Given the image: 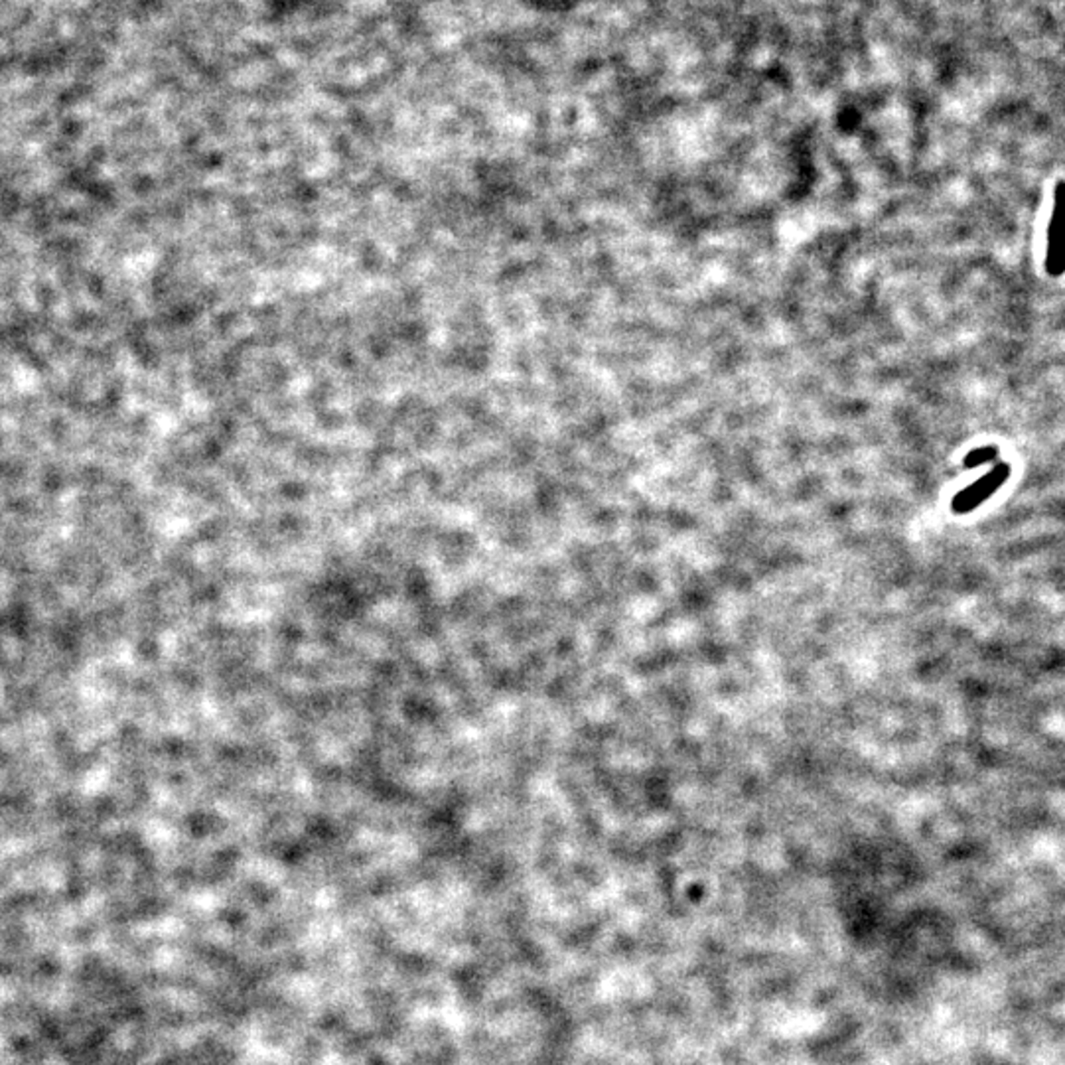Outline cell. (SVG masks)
Masks as SVG:
<instances>
[{"label":"cell","mask_w":1065,"mask_h":1065,"mask_svg":"<svg viewBox=\"0 0 1065 1065\" xmlns=\"http://www.w3.org/2000/svg\"><path fill=\"white\" fill-rule=\"evenodd\" d=\"M1046 271L1050 276H1061L1065 273V182H1058L1056 188H1053Z\"/></svg>","instance_id":"1"},{"label":"cell","mask_w":1065,"mask_h":1065,"mask_svg":"<svg viewBox=\"0 0 1065 1065\" xmlns=\"http://www.w3.org/2000/svg\"><path fill=\"white\" fill-rule=\"evenodd\" d=\"M999 456V448L997 446H980L970 450V453L965 456V466L967 468H979L982 464H987V462L997 460Z\"/></svg>","instance_id":"3"},{"label":"cell","mask_w":1065,"mask_h":1065,"mask_svg":"<svg viewBox=\"0 0 1065 1065\" xmlns=\"http://www.w3.org/2000/svg\"><path fill=\"white\" fill-rule=\"evenodd\" d=\"M1010 466L1006 464V462H999L997 466H994L990 472H987L985 476L979 478L975 483H970L969 488L960 490L951 502V509L959 515H965L970 513L972 509H977L979 505L985 503L992 493H997L1004 482L1010 478Z\"/></svg>","instance_id":"2"}]
</instances>
